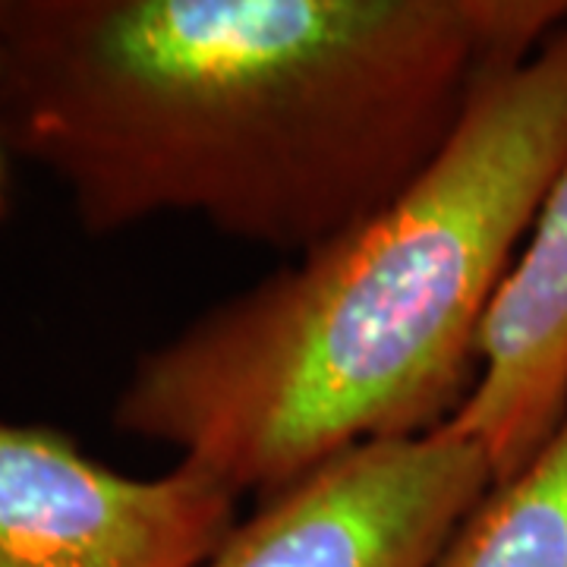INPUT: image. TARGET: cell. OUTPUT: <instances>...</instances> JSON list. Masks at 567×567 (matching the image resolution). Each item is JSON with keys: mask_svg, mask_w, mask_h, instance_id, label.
<instances>
[{"mask_svg": "<svg viewBox=\"0 0 567 567\" xmlns=\"http://www.w3.org/2000/svg\"><path fill=\"white\" fill-rule=\"evenodd\" d=\"M237 502L196 464L133 480L58 429L0 420V567H203Z\"/></svg>", "mask_w": 567, "mask_h": 567, "instance_id": "277c9868", "label": "cell"}, {"mask_svg": "<svg viewBox=\"0 0 567 567\" xmlns=\"http://www.w3.org/2000/svg\"><path fill=\"white\" fill-rule=\"evenodd\" d=\"M565 162L567 25L488 82L391 203L148 350L114 425L262 502L347 447L451 423Z\"/></svg>", "mask_w": 567, "mask_h": 567, "instance_id": "7a4b0ae2", "label": "cell"}, {"mask_svg": "<svg viewBox=\"0 0 567 567\" xmlns=\"http://www.w3.org/2000/svg\"><path fill=\"white\" fill-rule=\"evenodd\" d=\"M435 567H567V416L524 470L488 488Z\"/></svg>", "mask_w": 567, "mask_h": 567, "instance_id": "8992f818", "label": "cell"}, {"mask_svg": "<svg viewBox=\"0 0 567 567\" xmlns=\"http://www.w3.org/2000/svg\"><path fill=\"white\" fill-rule=\"evenodd\" d=\"M492 486L483 447L447 425L365 442L262 498L203 567H435Z\"/></svg>", "mask_w": 567, "mask_h": 567, "instance_id": "3957f363", "label": "cell"}, {"mask_svg": "<svg viewBox=\"0 0 567 567\" xmlns=\"http://www.w3.org/2000/svg\"><path fill=\"white\" fill-rule=\"evenodd\" d=\"M0 212H3V167H0Z\"/></svg>", "mask_w": 567, "mask_h": 567, "instance_id": "52a82bcc", "label": "cell"}, {"mask_svg": "<svg viewBox=\"0 0 567 567\" xmlns=\"http://www.w3.org/2000/svg\"><path fill=\"white\" fill-rule=\"evenodd\" d=\"M476 363V385L445 425L483 447L505 483L567 416V162L492 297Z\"/></svg>", "mask_w": 567, "mask_h": 567, "instance_id": "5b68a950", "label": "cell"}, {"mask_svg": "<svg viewBox=\"0 0 567 567\" xmlns=\"http://www.w3.org/2000/svg\"><path fill=\"white\" fill-rule=\"evenodd\" d=\"M565 25L567 0H7L0 142L92 234L186 215L306 256Z\"/></svg>", "mask_w": 567, "mask_h": 567, "instance_id": "6da1fadb", "label": "cell"}]
</instances>
